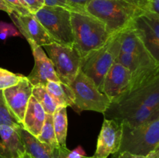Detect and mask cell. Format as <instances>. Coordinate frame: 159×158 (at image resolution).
Instances as JSON below:
<instances>
[{
  "label": "cell",
  "mask_w": 159,
  "mask_h": 158,
  "mask_svg": "<svg viewBox=\"0 0 159 158\" xmlns=\"http://www.w3.org/2000/svg\"><path fill=\"white\" fill-rule=\"evenodd\" d=\"M120 41L121 52L135 55H146L150 54L134 29L130 25L120 31Z\"/></svg>",
  "instance_id": "19"
},
{
  "label": "cell",
  "mask_w": 159,
  "mask_h": 158,
  "mask_svg": "<svg viewBox=\"0 0 159 158\" xmlns=\"http://www.w3.org/2000/svg\"><path fill=\"white\" fill-rule=\"evenodd\" d=\"M24 158H32V157H31V156H30V155L28 154V153H25V154H24Z\"/></svg>",
  "instance_id": "36"
},
{
  "label": "cell",
  "mask_w": 159,
  "mask_h": 158,
  "mask_svg": "<svg viewBox=\"0 0 159 158\" xmlns=\"http://www.w3.org/2000/svg\"><path fill=\"white\" fill-rule=\"evenodd\" d=\"M71 2H74L75 4L76 5H79V6H82V7L85 8V5L90 1V0H70Z\"/></svg>",
  "instance_id": "34"
},
{
  "label": "cell",
  "mask_w": 159,
  "mask_h": 158,
  "mask_svg": "<svg viewBox=\"0 0 159 158\" xmlns=\"http://www.w3.org/2000/svg\"><path fill=\"white\" fill-rule=\"evenodd\" d=\"M33 85L26 77L18 84L2 91L8 108L21 125L30 99L32 96Z\"/></svg>",
  "instance_id": "13"
},
{
  "label": "cell",
  "mask_w": 159,
  "mask_h": 158,
  "mask_svg": "<svg viewBox=\"0 0 159 158\" xmlns=\"http://www.w3.org/2000/svg\"><path fill=\"white\" fill-rule=\"evenodd\" d=\"M0 125L20 126V125L6 105L2 90H0Z\"/></svg>",
  "instance_id": "24"
},
{
  "label": "cell",
  "mask_w": 159,
  "mask_h": 158,
  "mask_svg": "<svg viewBox=\"0 0 159 158\" xmlns=\"http://www.w3.org/2000/svg\"><path fill=\"white\" fill-rule=\"evenodd\" d=\"M82 158H92V157H89V156H83V157H82Z\"/></svg>",
  "instance_id": "38"
},
{
  "label": "cell",
  "mask_w": 159,
  "mask_h": 158,
  "mask_svg": "<svg viewBox=\"0 0 159 158\" xmlns=\"http://www.w3.org/2000/svg\"><path fill=\"white\" fill-rule=\"evenodd\" d=\"M32 96H34L43 107L46 114H54L57 105L52 96L47 91L46 87L42 85L34 86L32 89Z\"/></svg>",
  "instance_id": "22"
},
{
  "label": "cell",
  "mask_w": 159,
  "mask_h": 158,
  "mask_svg": "<svg viewBox=\"0 0 159 158\" xmlns=\"http://www.w3.org/2000/svg\"><path fill=\"white\" fill-rule=\"evenodd\" d=\"M115 158H159V148L155 149L147 155H134L129 153H121Z\"/></svg>",
  "instance_id": "29"
},
{
  "label": "cell",
  "mask_w": 159,
  "mask_h": 158,
  "mask_svg": "<svg viewBox=\"0 0 159 158\" xmlns=\"http://www.w3.org/2000/svg\"><path fill=\"white\" fill-rule=\"evenodd\" d=\"M0 158H6V155H5L4 149H3L2 145L1 142H0Z\"/></svg>",
  "instance_id": "35"
},
{
  "label": "cell",
  "mask_w": 159,
  "mask_h": 158,
  "mask_svg": "<svg viewBox=\"0 0 159 158\" xmlns=\"http://www.w3.org/2000/svg\"><path fill=\"white\" fill-rule=\"evenodd\" d=\"M46 112L43 107L31 96L28 102L21 126L36 138L40 135L44 122Z\"/></svg>",
  "instance_id": "17"
},
{
  "label": "cell",
  "mask_w": 159,
  "mask_h": 158,
  "mask_svg": "<svg viewBox=\"0 0 159 158\" xmlns=\"http://www.w3.org/2000/svg\"><path fill=\"white\" fill-rule=\"evenodd\" d=\"M147 11L159 14V0H145Z\"/></svg>",
  "instance_id": "32"
},
{
  "label": "cell",
  "mask_w": 159,
  "mask_h": 158,
  "mask_svg": "<svg viewBox=\"0 0 159 158\" xmlns=\"http://www.w3.org/2000/svg\"><path fill=\"white\" fill-rule=\"evenodd\" d=\"M53 125L57 143L61 147L66 148V139L68 133L67 107H57L55 112L53 114Z\"/></svg>",
  "instance_id": "21"
},
{
  "label": "cell",
  "mask_w": 159,
  "mask_h": 158,
  "mask_svg": "<svg viewBox=\"0 0 159 158\" xmlns=\"http://www.w3.org/2000/svg\"><path fill=\"white\" fill-rule=\"evenodd\" d=\"M45 87L48 93L54 99L57 106H70L72 108L75 95L69 85L61 81H48Z\"/></svg>",
  "instance_id": "20"
},
{
  "label": "cell",
  "mask_w": 159,
  "mask_h": 158,
  "mask_svg": "<svg viewBox=\"0 0 159 158\" xmlns=\"http://www.w3.org/2000/svg\"><path fill=\"white\" fill-rule=\"evenodd\" d=\"M120 33L112 34L102 46L82 58L80 70L94 81L101 92L104 77L120 51Z\"/></svg>",
  "instance_id": "4"
},
{
  "label": "cell",
  "mask_w": 159,
  "mask_h": 158,
  "mask_svg": "<svg viewBox=\"0 0 159 158\" xmlns=\"http://www.w3.org/2000/svg\"><path fill=\"white\" fill-rule=\"evenodd\" d=\"M37 139L43 143L48 144V146L53 148H61V147L57 143L55 133H54V125H53V115L46 114L41 132Z\"/></svg>",
  "instance_id": "23"
},
{
  "label": "cell",
  "mask_w": 159,
  "mask_h": 158,
  "mask_svg": "<svg viewBox=\"0 0 159 158\" xmlns=\"http://www.w3.org/2000/svg\"><path fill=\"white\" fill-rule=\"evenodd\" d=\"M86 156L85 150L81 146H78L75 150H70L65 158H82Z\"/></svg>",
  "instance_id": "31"
},
{
  "label": "cell",
  "mask_w": 159,
  "mask_h": 158,
  "mask_svg": "<svg viewBox=\"0 0 159 158\" xmlns=\"http://www.w3.org/2000/svg\"><path fill=\"white\" fill-rule=\"evenodd\" d=\"M85 9L101 20L110 34L123 30L147 11L145 0H90Z\"/></svg>",
  "instance_id": "1"
},
{
  "label": "cell",
  "mask_w": 159,
  "mask_h": 158,
  "mask_svg": "<svg viewBox=\"0 0 159 158\" xmlns=\"http://www.w3.org/2000/svg\"><path fill=\"white\" fill-rule=\"evenodd\" d=\"M105 119L127 122L131 126H138L159 118V108H152L143 104L123 99L110 103L103 113Z\"/></svg>",
  "instance_id": "8"
},
{
  "label": "cell",
  "mask_w": 159,
  "mask_h": 158,
  "mask_svg": "<svg viewBox=\"0 0 159 158\" xmlns=\"http://www.w3.org/2000/svg\"><path fill=\"white\" fill-rule=\"evenodd\" d=\"M0 10L7 12L9 15L10 13H12V12H13V10H12V8H11L4 0H0Z\"/></svg>",
  "instance_id": "33"
},
{
  "label": "cell",
  "mask_w": 159,
  "mask_h": 158,
  "mask_svg": "<svg viewBox=\"0 0 159 158\" xmlns=\"http://www.w3.org/2000/svg\"><path fill=\"white\" fill-rule=\"evenodd\" d=\"M24 76L21 74H15L4 68H0V90L16 85Z\"/></svg>",
  "instance_id": "25"
},
{
  "label": "cell",
  "mask_w": 159,
  "mask_h": 158,
  "mask_svg": "<svg viewBox=\"0 0 159 158\" xmlns=\"http://www.w3.org/2000/svg\"><path fill=\"white\" fill-rule=\"evenodd\" d=\"M18 127L0 125V142L4 149L6 158H18L26 153L24 145L18 132Z\"/></svg>",
  "instance_id": "18"
},
{
  "label": "cell",
  "mask_w": 159,
  "mask_h": 158,
  "mask_svg": "<svg viewBox=\"0 0 159 158\" xmlns=\"http://www.w3.org/2000/svg\"><path fill=\"white\" fill-rule=\"evenodd\" d=\"M34 58V67L27 79L33 86H46L48 81H60L56 74L54 65L47 56L42 46L32 50Z\"/></svg>",
  "instance_id": "14"
},
{
  "label": "cell",
  "mask_w": 159,
  "mask_h": 158,
  "mask_svg": "<svg viewBox=\"0 0 159 158\" xmlns=\"http://www.w3.org/2000/svg\"><path fill=\"white\" fill-rule=\"evenodd\" d=\"M130 26L152 57L159 61V14L145 11L134 19Z\"/></svg>",
  "instance_id": "9"
},
{
  "label": "cell",
  "mask_w": 159,
  "mask_h": 158,
  "mask_svg": "<svg viewBox=\"0 0 159 158\" xmlns=\"http://www.w3.org/2000/svg\"><path fill=\"white\" fill-rule=\"evenodd\" d=\"M123 99L143 104L152 108H159V75L148 83L129 92L121 100Z\"/></svg>",
  "instance_id": "16"
},
{
  "label": "cell",
  "mask_w": 159,
  "mask_h": 158,
  "mask_svg": "<svg viewBox=\"0 0 159 158\" xmlns=\"http://www.w3.org/2000/svg\"><path fill=\"white\" fill-rule=\"evenodd\" d=\"M70 87L75 95L72 108L78 113L94 111L103 114L111 103L110 99L98 89L94 81L81 70Z\"/></svg>",
  "instance_id": "5"
},
{
  "label": "cell",
  "mask_w": 159,
  "mask_h": 158,
  "mask_svg": "<svg viewBox=\"0 0 159 158\" xmlns=\"http://www.w3.org/2000/svg\"><path fill=\"white\" fill-rule=\"evenodd\" d=\"M45 6H60L65 9H68L71 12H82V13H88L85 11V8L75 4L70 0H44Z\"/></svg>",
  "instance_id": "26"
},
{
  "label": "cell",
  "mask_w": 159,
  "mask_h": 158,
  "mask_svg": "<svg viewBox=\"0 0 159 158\" xmlns=\"http://www.w3.org/2000/svg\"><path fill=\"white\" fill-rule=\"evenodd\" d=\"M22 36L17 28L10 23L0 21V39L6 41L9 37H20Z\"/></svg>",
  "instance_id": "27"
},
{
  "label": "cell",
  "mask_w": 159,
  "mask_h": 158,
  "mask_svg": "<svg viewBox=\"0 0 159 158\" xmlns=\"http://www.w3.org/2000/svg\"><path fill=\"white\" fill-rule=\"evenodd\" d=\"M27 6L31 14H35L37 11L45 6L44 0H23Z\"/></svg>",
  "instance_id": "30"
},
{
  "label": "cell",
  "mask_w": 159,
  "mask_h": 158,
  "mask_svg": "<svg viewBox=\"0 0 159 158\" xmlns=\"http://www.w3.org/2000/svg\"><path fill=\"white\" fill-rule=\"evenodd\" d=\"M12 9L14 12L19 15H29L30 14L26 2L23 0H4Z\"/></svg>",
  "instance_id": "28"
},
{
  "label": "cell",
  "mask_w": 159,
  "mask_h": 158,
  "mask_svg": "<svg viewBox=\"0 0 159 158\" xmlns=\"http://www.w3.org/2000/svg\"><path fill=\"white\" fill-rule=\"evenodd\" d=\"M130 80V71L124 65L115 62L104 77L102 92L111 103L118 102L128 92Z\"/></svg>",
  "instance_id": "11"
},
{
  "label": "cell",
  "mask_w": 159,
  "mask_h": 158,
  "mask_svg": "<svg viewBox=\"0 0 159 158\" xmlns=\"http://www.w3.org/2000/svg\"><path fill=\"white\" fill-rule=\"evenodd\" d=\"M18 132L24 145L26 153L32 158H65L70 150L68 148H53L48 144L39 141L35 136L20 125Z\"/></svg>",
  "instance_id": "15"
},
{
  "label": "cell",
  "mask_w": 159,
  "mask_h": 158,
  "mask_svg": "<svg viewBox=\"0 0 159 158\" xmlns=\"http://www.w3.org/2000/svg\"><path fill=\"white\" fill-rule=\"evenodd\" d=\"M52 62L59 81L71 85L81 67L82 57L73 45L51 43L42 46Z\"/></svg>",
  "instance_id": "6"
},
{
  "label": "cell",
  "mask_w": 159,
  "mask_h": 158,
  "mask_svg": "<svg viewBox=\"0 0 159 158\" xmlns=\"http://www.w3.org/2000/svg\"><path fill=\"white\" fill-rule=\"evenodd\" d=\"M9 15L20 34L27 40L31 50L54 42L34 14L19 15L13 12Z\"/></svg>",
  "instance_id": "10"
},
{
  "label": "cell",
  "mask_w": 159,
  "mask_h": 158,
  "mask_svg": "<svg viewBox=\"0 0 159 158\" xmlns=\"http://www.w3.org/2000/svg\"><path fill=\"white\" fill-rule=\"evenodd\" d=\"M34 16L55 43L73 45L71 11L60 6H44Z\"/></svg>",
  "instance_id": "7"
},
{
  "label": "cell",
  "mask_w": 159,
  "mask_h": 158,
  "mask_svg": "<svg viewBox=\"0 0 159 158\" xmlns=\"http://www.w3.org/2000/svg\"><path fill=\"white\" fill-rule=\"evenodd\" d=\"M71 23L73 46L82 58L102 46L112 35L101 20L89 13L71 12Z\"/></svg>",
  "instance_id": "2"
},
{
  "label": "cell",
  "mask_w": 159,
  "mask_h": 158,
  "mask_svg": "<svg viewBox=\"0 0 159 158\" xmlns=\"http://www.w3.org/2000/svg\"><path fill=\"white\" fill-rule=\"evenodd\" d=\"M122 137L119 150L113 158L121 153L147 155L159 148V118L138 126L121 122Z\"/></svg>",
  "instance_id": "3"
},
{
  "label": "cell",
  "mask_w": 159,
  "mask_h": 158,
  "mask_svg": "<svg viewBox=\"0 0 159 158\" xmlns=\"http://www.w3.org/2000/svg\"><path fill=\"white\" fill-rule=\"evenodd\" d=\"M24 154H25V153H24ZM24 154L22 155L21 156H20V157H18V158H24Z\"/></svg>",
  "instance_id": "37"
},
{
  "label": "cell",
  "mask_w": 159,
  "mask_h": 158,
  "mask_svg": "<svg viewBox=\"0 0 159 158\" xmlns=\"http://www.w3.org/2000/svg\"><path fill=\"white\" fill-rule=\"evenodd\" d=\"M122 137L121 123L113 119H104L96 143V149L92 158H107L116 154L120 147Z\"/></svg>",
  "instance_id": "12"
}]
</instances>
